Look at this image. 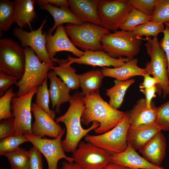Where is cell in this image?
<instances>
[{
  "label": "cell",
  "instance_id": "cb8c5ba5",
  "mask_svg": "<svg viewBox=\"0 0 169 169\" xmlns=\"http://www.w3.org/2000/svg\"><path fill=\"white\" fill-rule=\"evenodd\" d=\"M59 6V8L49 3L39 6L40 9L48 11L54 20V25L49 29L48 33L52 34L58 26L64 23L76 25L84 23L75 16L68 7L62 6Z\"/></svg>",
  "mask_w": 169,
  "mask_h": 169
},
{
  "label": "cell",
  "instance_id": "2e32d148",
  "mask_svg": "<svg viewBox=\"0 0 169 169\" xmlns=\"http://www.w3.org/2000/svg\"><path fill=\"white\" fill-rule=\"evenodd\" d=\"M67 59L68 62L67 64L70 65L73 63H76L94 67L98 66L104 67L112 66L114 68L123 66L130 60L125 57L117 59L113 58L103 50H86L80 58H73L69 55Z\"/></svg>",
  "mask_w": 169,
  "mask_h": 169
},
{
  "label": "cell",
  "instance_id": "52a82bcc",
  "mask_svg": "<svg viewBox=\"0 0 169 169\" xmlns=\"http://www.w3.org/2000/svg\"><path fill=\"white\" fill-rule=\"evenodd\" d=\"M130 126L129 112L114 128L99 135L87 134L84 137L86 142H90L110 153H119L127 148V133Z\"/></svg>",
  "mask_w": 169,
  "mask_h": 169
},
{
  "label": "cell",
  "instance_id": "30bf717a",
  "mask_svg": "<svg viewBox=\"0 0 169 169\" xmlns=\"http://www.w3.org/2000/svg\"><path fill=\"white\" fill-rule=\"evenodd\" d=\"M111 155L90 142L80 141L72 157L84 169H103L110 162Z\"/></svg>",
  "mask_w": 169,
  "mask_h": 169
},
{
  "label": "cell",
  "instance_id": "e575fe53",
  "mask_svg": "<svg viewBox=\"0 0 169 169\" xmlns=\"http://www.w3.org/2000/svg\"><path fill=\"white\" fill-rule=\"evenodd\" d=\"M16 93L12 87L10 88L0 98V120L14 118L11 111V103L12 99L16 96Z\"/></svg>",
  "mask_w": 169,
  "mask_h": 169
},
{
  "label": "cell",
  "instance_id": "4dcf8cb0",
  "mask_svg": "<svg viewBox=\"0 0 169 169\" xmlns=\"http://www.w3.org/2000/svg\"><path fill=\"white\" fill-rule=\"evenodd\" d=\"M35 103L39 106L52 118L55 119V111L49 108L50 96L47 85V77L37 88Z\"/></svg>",
  "mask_w": 169,
  "mask_h": 169
},
{
  "label": "cell",
  "instance_id": "7c38bea8",
  "mask_svg": "<svg viewBox=\"0 0 169 169\" xmlns=\"http://www.w3.org/2000/svg\"><path fill=\"white\" fill-rule=\"evenodd\" d=\"M38 88H35L25 95L15 97L12 100L14 119L13 134L33 135L31 130V102Z\"/></svg>",
  "mask_w": 169,
  "mask_h": 169
},
{
  "label": "cell",
  "instance_id": "8992f818",
  "mask_svg": "<svg viewBox=\"0 0 169 169\" xmlns=\"http://www.w3.org/2000/svg\"><path fill=\"white\" fill-rule=\"evenodd\" d=\"M144 40L147 41L145 46L151 59L150 62L146 64L144 69L147 73L159 81L160 84L157 86L158 93L160 95L162 90L163 97L165 98L167 95V91L169 86L166 54L160 45L157 37H146Z\"/></svg>",
  "mask_w": 169,
  "mask_h": 169
},
{
  "label": "cell",
  "instance_id": "f546056e",
  "mask_svg": "<svg viewBox=\"0 0 169 169\" xmlns=\"http://www.w3.org/2000/svg\"><path fill=\"white\" fill-rule=\"evenodd\" d=\"M29 154V151L18 147L13 151L4 153L2 155L8 158L11 169H28Z\"/></svg>",
  "mask_w": 169,
  "mask_h": 169
},
{
  "label": "cell",
  "instance_id": "d6986e66",
  "mask_svg": "<svg viewBox=\"0 0 169 169\" xmlns=\"http://www.w3.org/2000/svg\"><path fill=\"white\" fill-rule=\"evenodd\" d=\"M166 138L160 131L139 151L142 156L149 162L160 166L166 156Z\"/></svg>",
  "mask_w": 169,
  "mask_h": 169
},
{
  "label": "cell",
  "instance_id": "836d02e7",
  "mask_svg": "<svg viewBox=\"0 0 169 169\" xmlns=\"http://www.w3.org/2000/svg\"><path fill=\"white\" fill-rule=\"evenodd\" d=\"M29 142L28 139L24 135L14 134L0 139V155L11 151L19 147L21 144Z\"/></svg>",
  "mask_w": 169,
  "mask_h": 169
},
{
  "label": "cell",
  "instance_id": "e0dca14e",
  "mask_svg": "<svg viewBox=\"0 0 169 169\" xmlns=\"http://www.w3.org/2000/svg\"><path fill=\"white\" fill-rule=\"evenodd\" d=\"M110 162L131 169H166L151 163L140 156L129 143L123 152L111 154Z\"/></svg>",
  "mask_w": 169,
  "mask_h": 169
},
{
  "label": "cell",
  "instance_id": "8d00e7d4",
  "mask_svg": "<svg viewBox=\"0 0 169 169\" xmlns=\"http://www.w3.org/2000/svg\"><path fill=\"white\" fill-rule=\"evenodd\" d=\"M156 123L161 130L169 131V100L156 107Z\"/></svg>",
  "mask_w": 169,
  "mask_h": 169
},
{
  "label": "cell",
  "instance_id": "7a4b0ae2",
  "mask_svg": "<svg viewBox=\"0 0 169 169\" xmlns=\"http://www.w3.org/2000/svg\"><path fill=\"white\" fill-rule=\"evenodd\" d=\"M100 91L83 98L85 106L81 121L85 125L96 121L99 126L94 130L95 133L102 134L110 130L124 118L126 112L111 106L101 97Z\"/></svg>",
  "mask_w": 169,
  "mask_h": 169
},
{
  "label": "cell",
  "instance_id": "ab89813d",
  "mask_svg": "<svg viewBox=\"0 0 169 169\" xmlns=\"http://www.w3.org/2000/svg\"><path fill=\"white\" fill-rule=\"evenodd\" d=\"M18 78L6 74L0 71V95L1 97L9 89L12 85L18 83Z\"/></svg>",
  "mask_w": 169,
  "mask_h": 169
},
{
  "label": "cell",
  "instance_id": "f1b7e54d",
  "mask_svg": "<svg viewBox=\"0 0 169 169\" xmlns=\"http://www.w3.org/2000/svg\"><path fill=\"white\" fill-rule=\"evenodd\" d=\"M15 1L0 0V31H6L15 23Z\"/></svg>",
  "mask_w": 169,
  "mask_h": 169
},
{
  "label": "cell",
  "instance_id": "7bdbcfd3",
  "mask_svg": "<svg viewBox=\"0 0 169 169\" xmlns=\"http://www.w3.org/2000/svg\"><path fill=\"white\" fill-rule=\"evenodd\" d=\"M142 76L144 77L143 81L139 86L140 89L151 88L156 85L158 86L160 84V81L157 79L153 76L151 77L148 73L144 74Z\"/></svg>",
  "mask_w": 169,
  "mask_h": 169
},
{
  "label": "cell",
  "instance_id": "603a6c76",
  "mask_svg": "<svg viewBox=\"0 0 169 169\" xmlns=\"http://www.w3.org/2000/svg\"><path fill=\"white\" fill-rule=\"evenodd\" d=\"M130 125L135 126L156 122V107L147 106L145 99H139L129 112Z\"/></svg>",
  "mask_w": 169,
  "mask_h": 169
},
{
  "label": "cell",
  "instance_id": "4316f807",
  "mask_svg": "<svg viewBox=\"0 0 169 169\" xmlns=\"http://www.w3.org/2000/svg\"><path fill=\"white\" fill-rule=\"evenodd\" d=\"M68 62L67 59L63 60L58 59L57 63L59 66H54L51 69L71 90L78 89L79 87V74L76 73L74 69L67 64Z\"/></svg>",
  "mask_w": 169,
  "mask_h": 169
},
{
  "label": "cell",
  "instance_id": "44dd1931",
  "mask_svg": "<svg viewBox=\"0 0 169 169\" xmlns=\"http://www.w3.org/2000/svg\"><path fill=\"white\" fill-rule=\"evenodd\" d=\"M47 77L50 80L49 90L52 107L53 109L55 107V111L58 113L61 105L69 102L71 99V90L53 70L49 71Z\"/></svg>",
  "mask_w": 169,
  "mask_h": 169
},
{
  "label": "cell",
  "instance_id": "277c9868",
  "mask_svg": "<svg viewBox=\"0 0 169 169\" xmlns=\"http://www.w3.org/2000/svg\"><path fill=\"white\" fill-rule=\"evenodd\" d=\"M26 56L24 74L15 85L18 88L16 97L22 96L35 88H38L47 77L49 70L55 64L41 62L33 50L29 47L23 48Z\"/></svg>",
  "mask_w": 169,
  "mask_h": 169
},
{
  "label": "cell",
  "instance_id": "5bb4252c",
  "mask_svg": "<svg viewBox=\"0 0 169 169\" xmlns=\"http://www.w3.org/2000/svg\"><path fill=\"white\" fill-rule=\"evenodd\" d=\"M46 40V48L50 58L53 63L58 59L54 56L57 52L65 51L70 52L78 58L81 57L84 52L78 49L68 37L63 24L58 26L54 34L44 33Z\"/></svg>",
  "mask_w": 169,
  "mask_h": 169
},
{
  "label": "cell",
  "instance_id": "f6af8a7d",
  "mask_svg": "<svg viewBox=\"0 0 169 169\" xmlns=\"http://www.w3.org/2000/svg\"><path fill=\"white\" fill-rule=\"evenodd\" d=\"M36 3L39 6H42L46 3L57 5L59 6H64L67 7L69 6L68 0H37Z\"/></svg>",
  "mask_w": 169,
  "mask_h": 169
},
{
  "label": "cell",
  "instance_id": "7402d4cb",
  "mask_svg": "<svg viewBox=\"0 0 169 169\" xmlns=\"http://www.w3.org/2000/svg\"><path fill=\"white\" fill-rule=\"evenodd\" d=\"M138 62L137 59L134 58L130 59L120 67L113 68L104 67L101 71L104 77L113 78L119 80H126L134 76H142L147 73L144 68L138 66Z\"/></svg>",
  "mask_w": 169,
  "mask_h": 169
},
{
  "label": "cell",
  "instance_id": "1f68e13d",
  "mask_svg": "<svg viewBox=\"0 0 169 169\" xmlns=\"http://www.w3.org/2000/svg\"><path fill=\"white\" fill-rule=\"evenodd\" d=\"M165 29L163 23H155L149 21L136 27L132 31L137 37L141 38L143 36L146 37L153 36L157 37L158 34L163 32Z\"/></svg>",
  "mask_w": 169,
  "mask_h": 169
},
{
  "label": "cell",
  "instance_id": "5b68a950",
  "mask_svg": "<svg viewBox=\"0 0 169 169\" xmlns=\"http://www.w3.org/2000/svg\"><path fill=\"white\" fill-rule=\"evenodd\" d=\"M64 27L73 44L84 51L103 50L101 39L110 33V31L100 25L90 23L80 25L69 23Z\"/></svg>",
  "mask_w": 169,
  "mask_h": 169
},
{
  "label": "cell",
  "instance_id": "8fae6325",
  "mask_svg": "<svg viewBox=\"0 0 169 169\" xmlns=\"http://www.w3.org/2000/svg\"><path fill=\"white\" fill-rule=\"evenodd\" d=\"M65 131V129L64 128L59 136L53 139L41 138L33 135H24L28 139L29 142L44 156L48 164L47 169H58V163L61 159H64L69 162H74L72 157L66 155L61 145L62 138Z\"/></svg>",
  "mask_w": 169,
  "mask_h": 169
},
{
  "label": "cell",
  "instance_id": "d6a6232c",
  "mask_svg": "<svg viewBox=\"0 0 169 169\" xmlns=\"http://www.w3.org/2000/svg\"><path fill=\"white\" fill-rule=\"evenodd\" d=\"M151 16L133 8L120 28L123 30L132 31L137 26L150 21Z\"/></svg>",
  "mask_w": 169,
  "mask_h": 169
},
{
  "label": "cell",
  "instance_id": "83f0119b",
  "mask_svg": "<svg viewBox=\"0 0 169 169\" xmlns=\"http://www.w3.org/2000/svg\"><path fill=\"white\" fill-rule=\"evenodd\" d=\"M135 82V80L132 79L124 81L115 79L114 85L106 90V95L109 98V103L116 109L119 108L123 103L126 90Z\"/></svg>",
  "mask_w": 169,
  "mask_h": 169
},
{
  "label": "cell",
  "instance_id": "ee69618b",
  "mask_svg": "<svg viewBox=\"0 0 169 169\" xmlns=\"http://www.w3.org/2000/svg\"><path fill=\"white\" fill-rule=\"evenodd\" d=\"M140 90L145 95L147 105L149 107H151L152 105L151 104L152 99L156 97V93L158 92L157 85L148 89H140Z\"/></svg>",
  "mask_w": 169,
  "mask_h": 169
},
{
  "label": "cell",
  "instance_id": "ffe728a7",
  "mask_svg": "<svg viewBox=\"0 0 169 169\" xmlns=\"http://www.w3.org/2000/svg\"><path fill=\"white\" fill-rule=\"evenodd\" d=\"M70 9L83 23L101 26L98 13L99 0H68Z\"/></svg>",
  "mask_w": 169,
  "mask_h": 169
},
{
  "label": "cell",
  "instance_id": "6da1fadb",
  "mask_svg": "<svg viewBox=\"0 0 169 169\" xmlns=\"http://www.w3.org/2000/svg\"><path fill=\"white\" fill-rule=\"evenodd\" d=\"M83 98L80 92H75L69 102V105L67 110L63 115L56 119V123L62 122L66 126L65 137L61 141V145L65 152H73L77 148L81 139L89 132L100 125L99 123L94 121L87 129H84L82 127L81 117L85 108Z\"/></svg>",
  "mask_w": 169,
  "mask_h": 169
},
{
  "label": "cell",
  "instance_id": "f907efd6",
  "mask_svg": "<svg viewBox=\"0 0 169 169\" xmlns=\"http://www.w3.org/2000/svg\"><path fill=\"white\" fill-rule=\"evenodd\" d=\"M0 169H1V168H0Z\"/></svg>",
  "mask_w": 169,
  "mask_h": 169
},
{
  "label": "cell",
  "instance_id": "c3c4849f",
  "mask_svg": "<svg viewBox=\"0 0 169 169\" xmlns=\"http://www.w3.org/2000/svg\"><path fill=\"white\" fill-rule=\"evenodd\" d=\"M165 25H166L169 28V22H166L165 23Z\"/></svg>",
  "mask_w": 169,
  "mask_h": 169
},
{
  "label": "cell",
  "instance_id": "7dc6e473",
  "mask_svg": "<svg viewBox=\"0 0 169 169\" xmlns=\"http://www.w3.org/2000/svg\"><path fill=\"white\" fill-rule=\"evenodd\" d=\"M103 169H131L122 165L112 162H110Z\"/></svg>",
  "mask_w": 169,
  "mask_h": 169
},
{
  "label": "cell",
  "instance_id": "b9f144b4",
  "mask_svg": "<svg viewBox=\"0 0 169 169\" xmlns=\"http://www.w3.org/2000/svg\"><path fill=\"white\" fill-rule=\"evenodd\" d=\"M163 31L164 37L159 42V44L164 51L167 61V74L169 79V28L165 25Z\"/></svg>",
  "mask_w": 169,
  "mask_h": 169
},
{
  "label": "cell",
  "instance_id": "74e56055",
  "mask_svg": "<svg viewBox=\"0 0 169 169\" xmlns=\"http://www.w3.org/2000/svg\"><path fill=\"white\" fill-rule=\"evenodd\" d=\"M133 8L146 14L152 16L157 0H128Z\"/></svg>",
  "mask_w": 169,
  "mask_h": 169
},
{
  "label": "cell",
  "instance_id": "9a60e30c",
  "mask_svg": "<svg viewBox=\"0 0 169 169\" xmlns=\"http://www.w3.org/2000/svg\"><path fill=\"white\" fill-rule=\"evenodd\" d=\"M31 111L35 118L31 126L34 136L41 138L45 136L54 138L59 136L63 129L50 115L35 103L32 104Z\"/></svg>",
  "mask_w": 169,
  "mask_h": 169
},
{
  "label": "cell",
  "instance_id": "f35d334b",
  "mask_svg": "<svg viewBox=\"0 0 169 169\" xmlns=\"http://www.w3.org/2000/svg\"><path fill=\"white\" fill-rule=\"evenodd\" d=\"M30 161L28 169H43L42 153L34 146L29 150Z\"/></svg>",
  "mask_w": 169,
  "mask_h": 169
},
{
  "label": "cell",
  "instance_id": "681fc988",
  "mask_svg": "<svg viewBox=\"0 0 169 169\" xmlns=\"http://www.w3.org/2000/svg\"><path fill=\"white\" fill-rule=\"evenodd\" d=\"M167 95H168L169 96V86L167 89Z\"/></svg>",
  "mask_w": 169,
  "mask_h": 169
},
{
  "label": "cell",
  "instance_id": "4fadbf2b",
  "mask_svg": "<svg viewBox=\"0 0 169 169\" xmlns=\"http://www.w3.org/2000/svg\"><path fill=\"white\" fill-rule=\"evenodd\" d=\"M46 22V20H44L37 29L32 30L30 32L16 27L13 28V33L14 36L19 40L20 45L23 48H31L41 62L51 64L53 62L47 53L46 48V38L44 34L42 33V31L44 25Z\"/></svg>",
  "mask_w": 169,
  "mask_h": 169
},
{
  "label": "cell",
  "instance_id": "d590c367",
  "mask_svg": "<svg viewBox=\"0 0 169 169\" xmlns=\"http://www.w3.org/2000/svg\"><path fill=\"white\" fill-rule=\"evenodd\" d=\"M150 21L163 23L169 22V0H157Z\"/></svg>",
  "mask_w": 169,
  "mask_h": 169
},
{
  "label": "cell",
  "instance_id": "3957f363",
  "mask_svg": "<svg viewBox=\"0 0 169 169\" xmlns=\"http://www.w3.org/2000/svg\"><path fill=\"white\" fill-rule=\"evenodd\" d=\"M132 31H116L103 36L101 39L102 50L114 58L123 57L131 59L139 53L142 40Z\"/></svg>",
  "mask_w": 169,
  "mask_h": 169
},
{
  "label": "cell",
  "instance_id": "bcb514c9",
  "mask_svg": "<svg viewBox=\"0 0 169 169\" xmlns=\"http://www.w3.org/2000/svg\"><path fill=\"white\" fill-rule=\"evenodd\" d=\"M58 169H84L74 162H69L67 161H63L61 166Z\"/></svg>",
  "mask_w": 169,
  "mask_h": 169
},
{
  "label": "cell",
  "instance_id": "484cf974",
  "mask_svg": "<svg viewBox=\"0 0 169 169\" xmlns=\"http://www.w3.org/2000/svg\"><path fill=\"white\" fill-rule=\"evenodd\" d=\"M79 86L82 89L81 93L84 97L100 91L104 77L101 70H92L79 74Z\"/></svg>",
  "mask_w": 169,
  "mask_h": 169
},
{
  "label": "cell",
  "instance_id": "9c48e42d",
  "mask_svg": "<svg viewBox=\"0 0 169 169\" xmlns=\"http://www.w3.org/2000/svg\"><path fill=\"white\" fill-rule=\"evenodd\" d=\"M133 8L128 0H99L98 13L101 26L110 31H117Z\"/></svg>",
  "mask_w": 169,
  "mask_h": 169
},
{
  "label": "cell",
  "instance_id": "ac0fdd59",
  "mask_svg": "<svg viewBox=\"0 0 169 169\" xmlns=\"http://www.w3.org/2000/svg\"><path fill=\"white\" fill-rule=\"evenodd\" d=\"M161 131L156 122L135 126L130 125L127 133V143L136 151L139 150Z\"/></svg>",
  "mask_w": 169,
  "mask_h": 169
},
{
  "label": "cell",
  "instance_id": "ba28073f",
  "mask_svg": "<svg viewBox=\"0 0 169 169\" xmlns=\"http://www.w3.org/2000/svg\"><path fill=\"white\" fill-rule=\"evenodd\" d=\"M26 56L24 49L11 38L0 40V71L22 79L24 72Z\"/></svg>",
  "mask_w": 169,
  "mask_h": 169
},
{
  "label": "cell",
  "instance_id": "60d3db41",
  "mask_svg": "<svg viewBox=\"0 0 169 169\" xmlns=\"http://www.w3.org/2000/svg\"><path fill=\"white\" fill-rule=\"evenodd\" d=\"M14 129V118L0 121V139H2L13 134Z\"/></svg>",
  "mask_w": 169,
  "mask_h": 169
},
{
  "label": "cell",
  "instance_id": "d4e9b609",
  "mask_svg": "<svg viewBox=\"0 0 169 169\" xmlns=\"http://www.w3.org/2000/svg\"><path fill=\"white\" fill-rule=\"evenodd\" d=\"M15 23L23 28L30 24L36 18L35 10V0H16Z\"/></svg>",
  "mask_w": 169,
  "mask_h": 169
}]
</instances>
